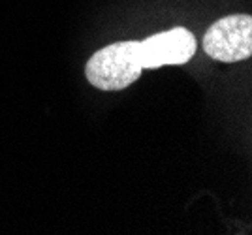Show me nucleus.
I'll return each instance as SVG.
<instances>
[{
  "instance_id": "f03ea898",
  "label": "nucleus",
  "mask_w": 252,
  "mask_h": 235,
  "mask_svg": "<svg viewBox=\"0 0 252 235\" xmlns=\"http://www.w3.org/2000/svg\"><path fill=\"white\" fill-rule=\"evenodd\" d=\"M203 49L220 62H241L252 55V17L245 13L228 15L211 25Z\"/></svg>"
},
{
  "instance_id": "f257e3e1",
  "label": "nucleus",
  "mask_w": 252,
  "mask_h": 235,
  "mask_svg": "<svg viewBox=\"0 0 252 235\" xmlns=\"http://www.w3.org/2000/svg\"><path fill=\"white\" fill-rule=\"evenodd\" d=\"M143 66L139 60V42H117L96 51L85 66L91 85L102 90H123L139 79Z\"/></svg>"
},
{
  "instance_id": "7ed1b4c3",
  "label": "nucleus",
  "mask_w": 252,
  "mask_h": 235,
  "mask_svg": "<svg viewBox=\"0 0 252 235\" xmlns=\"http://www.w3.org/2000/svg\"><path fill=\"white\" fill-rule=\"evenodd\" d=\"M196 53V36L185 27L149 36L139 42V60L143 68L185 64Z\"/></svg>"
}]
</instances>
